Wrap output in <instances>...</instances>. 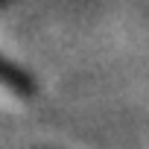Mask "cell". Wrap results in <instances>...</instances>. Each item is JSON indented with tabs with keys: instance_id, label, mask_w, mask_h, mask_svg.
I'll return each instance as SVG.
<instances>
[{
	"instance_id": "cell-1",
	"label": "cell",
	"mask_w": 149,
	"mask_h": 149,
	"mask_svg": "<svg viewBox=\"0 0 149 149\" xmlns=\"http://www.w3.org/2000/svg\"><path fill=\"white\" fill-rule=\"evenodd\" d=\"M0 85H6L12 94H18L21 100H29L32 94H35V82L26 76V73H21L15 64H9V61H3L0 58Z\"/></svg>"
}]
</instances>
